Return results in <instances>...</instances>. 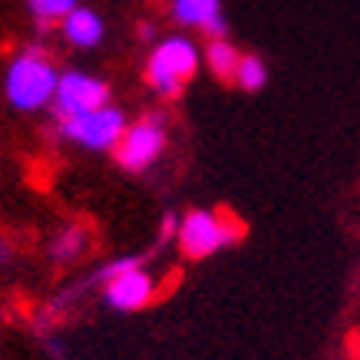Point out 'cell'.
I'll use <instances>...</instances> for the list:
<instances>
[{
    "instance_id": "obj_3",
    "label": "cell",
    "mask_w": 360,
    "mask_h": 360,
    "mask_svg": "<svg viewBox=\"0 0 360 360\" xmlns=\"http://www.w3.org/2000/svg\"><path fill=\"white\" fill-rule=\"evenodd\" d=\"M245 235V225H241L235 215L229 212H212V208H192L179 219V231H175V241L186 258L192 262H202V258H212L219 255L221 248H229L235 241H241Z\"/></svg>"
},
{
    "instance_id": "obj_16",
    "label": "cell",
    "mask_w": 360,
    "mask_h": 360,
    "mask_svg": "<svg viewBox=\"0 0 360 360\" xmlns=\"http://www.w3.org/2000/svg\"><path fill=\"white\" fill-rule=\"evenodd\" d=\"M357 288H360V271H357Z\"/></svg>"
},
{
    "instance_id": "obj_15",
    "label": "cell",
    "mask_w": 360,
    "mask_h": 360,
    "mask_svg": "<svg viewBox=\"0 0 360 360\" xmlns=\"http://www.w3.org/2000/svg\"><path fill=\"white\" fill-rule=\"evenodd\" d=\"M13 262V241L7 235H0V268Z\"/></svg>"
},
{
    "instance_id": "obj_6",
    "label": "cell",
    "mask_w": 360,
    "mask_h": 360,
    "mask_svg": "<svg viewBox=\"0 0 360 360\" xmlns=\"http://www.w3.org/2000/svg\"><path fill=\"white\" fill-rule=\"evenodd\" d=\"M110 83L99 79L96 73H86V70H63L60 73V83H56L53 93V106L56 120H70V116H79V112L99 110L110 103Z\"/></svg>"
},
{
    "instance_id": "obj_5",
    "label": "cell",
    "mask_w": 360,
    "mask_h": 360,
    "mask_svg": "<svg viewBox=\"0 0 360 360\" xmlns=\"http://www.w3.org/2000/svg\"><path fill=\"white\" fill-rule=\"evenodd\" d=\"M129 120L120 106H99V110L79 112V116H70V120H60V136L66 142H73L79 149H89V153H110L116 149V142L122 139Z\"/></svg>"
},
{
    "instance_id": "obj_9",
    "label": "cell",
    "mask_w": 360,
    "mask_h": 360,
    "mask_svg": "<svg viewBox=\"0 0 360 360\" xmlns=\"http://www.w3.org/2000/svg\"><path fill=\"white\" fill-rule=\"evenodd\" d=\"M60 30H63V40L70 46L93 50V46H99L103 37H106V20H103L93 7H83V4H79L77 11H70L63 20H60Z\"/></svg>"
},
{
    "instance_id": "obj_7",
    "label": "cell",
    "mask_w": 360,
    "mask_h": 360,
    "mask_svg": "<svg viewBox=\"0 0 360 360\" xmlns=\"http://www.w3.org/2000/svg\"><path fill=\"white\" fill-rule=\"evenodd\" d=\"M155 291H159V284L142 264L126 268V271L112 274L110 281H103V301H106V307L120 311V314L142 311L146 304H153Z\"/></svg>"
},
{
    "instance_id": "obj_11",
    "label": "cell",
    "mask_w": 360,
    "mask_h": 360,
    "mask_svg": "<svg viewBox=\"0 0 360 360\" xmlns=\"http://www.w3.org/2000/svg\"><path fill=\"white\" fill-rule=\"evenodd\" d=\"M86 245H89V235L83 225H66V229L50 241V258H53L56 264H70L86 251Z\"/></svg>"
},
{
    "instance_id": "obj_12",
    "label": "cell",
    "mask_w": 360,
    "mask_h": 360,
    "mask_svg": "<svg viewBox=\"0 0 360 360\" xmlns=\"http://www.w3.org/2000/svg\"><path fill=\"white\" fill-rule=\"evenodd\" d=\"M231 83H238L241 89H248V93H258V89L268 86V66L258 53H241L238 56V66H235V79Z\"/></svg>"
},
{
    "instance_id": "obj_1",
    "label": "cell",
    "mask_w": 360,
    "mask_h": 360,
    "mask_svg": "<svg viewBox=\"0 0 360 360\" xmlns=\"http://www.w3.org/2000/svg\"><path fill=\"white\" fill-rule=\"evenodd\" d=\"M56 83H60V70L44 46H23L4 70V96L17 112L50 110Z\"/></svg>"
},
{
    "instance_id": "obj_4",
    "label": "cell",
    "mask_w": 360,
    "mask_h": 360,
    "mask_svg": "<svg viewBox=\"0 0 360 360\" xmlns=\"http://www.w3.org/2000/svg\"><path fill=\"white\" fill-rule=\"evenodd\" d=\"M165 126H169L165 112H146L142 120L129 122L126 132H122V139L116 142V149H112L120 169H126V172H132V175L153 169V165L162 159L165 146H169Z\"/></svg>"
},
{
    "instance_id": "obj_13",
    "label": "cell",
    "mask_w": 360,
    "mask_h": 360,
    "mask_svg": "<svg viewBox=\"0 0 360 360\" xmlns=\"http://www.w3.org/2000/svg\"><path fill=\"white\" fill-rule=\"evenodd\" d=\"M79 0H27V11L37 17V23H60L70 11H77Z\"/></svg>"
},
{
    "instance_id": "obj_8",
    "label": "cell",
    "mask_w": 360,
    "mask_h": 360,
    "mask_svg": "<svg viewBox=\"0 0 360 360\" xmlns=\"http://www.w3.org/2000/svg\"><path fill=\"white\" fill-rule=\"evenodd\" d=\"M169 13H172V20L179 27L208 33V40L229 37V20H225V11H221V0H172Z\"/></svg>"
},
{
    "instance_id": "obj_14",
    "label": "cell",
    "mask_w": 360,
    "mask_h": 360,
    "mask_svg": "<svg viewBox=\"0 0 360 360\" xmlns=\"http://www.w3.org/2000/svg\"><path fill=\"white\" fill-rule=\"evenodd\" d=\"M175 231H179V215H165L162 219V229H159V235H162V241H169V238H175Z\"/></svg>"
},
{
    "instance_id": "obj_10",
    "label": "cell",
    "mask_w": 360,
    "mask_h": 360,
    "mask_svg": "<svg viewBox=\"0 0 360 360\" xmlns=\"http://www.w3.org/2000/svg\"><path fill=\"white\" fill-rule=\"evenodd\" d=\"M238 46L231 44L229 37H219V40H208L205 44V66L212 70V77L221 79V83H231L235 79V66H238Z\"/></svg>"
},
{
    "instance_id": "obj_2",
    "label": "cell",
    "mask_w": 360,
    "mask_h": 360,
    "mask_svg": "<svg viewBox=\"0 0 360 360\" xmlns=\"http://www.w3.org/2000/svg\"><path fill=\"white\" fill-rule=\"evenodd\" d=\"M198 63H202V50L195 46V40H188L186 33H169L153 46L146 60V83L153 86L155 96L175 99L188 79H195Z\"/></svg>"
}]
</instances>
